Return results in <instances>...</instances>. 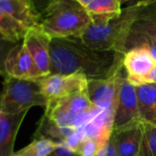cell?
I'll return each mask as SVG.
<instances>
[{
    "instance_id": "6da1fadb",
    "label": "cell",
    "mask_w": 156,
    "mask_h": 156,
    "mask_svg": "<svg viewBox=\"0 0 156 156\" xmlns=\"http://www.w3.org/2000/svg\"><path fill=\"white\" fill-rule=\"evenodd\" d=\"M51 73H80L88 80L108 79L123 67L124 53L98 51L87 46L80 38H54L50 42Z\"/></svg>"
},
{
    "instance_id": "7a4b0ae2",
    "label": "cell",
    "mask_w": 156,
    "mask_h": 156,
    "mask_svg": "<svg viewBox=\"0 0 156 156\" xmlns=\"http://www.w3.org/2000/svg\"><path fill=\"white\" fill-rule=\"evenodd\" d=\"M152 4H154L152 0H140L123 9L119 16L106 24L90 23L78 38L94 50L117 51L125 53L126 41L134 21L141 11Z\"/></svg>"
},
{
    "instance_id": "3957f363",
    "label": "cell",
    "mask_w": 156,
    "mask_h": 156,
    "mask_svg": "<svg viewBox=\"0 0 156 156\" xmlns=\"http://www.w3.org/2000/svg\"><path fill=\"white\" fill-rule=\"evenodd\" d=\"M90 23L86 9L75 0H67L41 19L40 28L51 39L80 37Z\"/></svg>"
},
{
    "instance_id": "277c9868",
    "label": "cell",
    "mask_w": 156,
    "mask_h": 156,
    "mask_svg": "<svg viewBox=\"0 0 156 156\" xmlns=\"http://www.w3.org/2000/svg\"><path fill=\"white\" fill-rule=\"evenodd\" d=\"M0 105L3 113L19 114L35 106L46 108L48 100L41 92L38 79H18L7 76L0 95Z\"/></svg>"
},
{
    "instance_id": "5b68a950",
    "label": "cell",
    "mask_w": 156,
    "mask_h": 156,
    "mask_svg": "<svg viewBox=\"0 0 156 156\" xmlns=\"http://www.w3.org/2000/svg\"><path fill=\"white\" fill-rule=\"evenodd\" d=\"M95 108L86 91L49 101L44 116L59 127L74 129L75 122Z\"/></svg>"
},
{
    "instance_id": "8992f818",
    "label": "cell",
    "mask_w": 156,
    "mask_h": 156,
    "mask_svg": "<svg viewBox=\"0 0 156 156\" xmlns=\"http://www.w3.org/2000/svg\"><path fill=\"white\" fill-rule=\"evenodd\" d=\"M41 92L48 102L61 99L77 93L86 92L88 79L83 74L51 73L38 79Z\"/></svg>"
},
{
    "instance_id": "52a82bcc",
    "label": "cell",
    "mask_w": 156,
    "mask_h": 156,
    "mask_svg": "<svg viewBox=\"0 0 156 156\" xmlns=\"http://www.w3.org/2000/svg\"><path fill=\"white\" fill-rule=\"evenodd\" d=\"M124 70L123 67L119 81L118 94L115 102L113 129L140 120L136 87L128 81L127 75H123Z\"/></svg>"
},
{
    "instance_id": "ba28073f",
    "label": "cell",
    "mask_w": 156,
    "mask_h": 156,
    "mask_svg": "<svg viewBox=\"0 0 156 156\" xmlns=\"http://www.w3.org/2000/svg\"><path fill=\"white\" fill-rule=\"evenodd\" d=\"M51 40L39 26L30 29L22 41L33 59L40 78L51 74Z\"/></svg>"
},
{
    "instance_id": "9c48e42d",
    "label": "cell",
    "mask_w": 156,
    "mask_h": 156,
    "mask_svg": "<svg viewBox=\"0 0 156 156\" xmlns=\"http://www.w3.org/2000/svg\"><path fill=\"white\" fill-rule=\"evenodd\" d=\"M155 65L151 53L143 47H136L124 53L123 67L127 79L134 87L143 85V79Z\"/></svg>"
},
{
    "instance_id": "30bf717a",
    "label": "cell",
    "mask_w": 156,
    "mask_h": 156,
    "mask_svg": "<svg viewBox=\"0 0 156 156\" xmlns=\"http://www.w3.org/2000/svg\"><path fill=\"white\" fill-rule=\"evenodd\" d=\"M5 69L8 76L18 79H40L33 59L23 41L19 42L9 51L5 62Z\"/></svg>"
},
{
    "instance_id": "8fae6325",
    "label": "cell",
    "mask_w": 156,
    "mask_h": 156,
    "mask_svg": "<svg viewBox=\"0 0 156 156\" xmlns=\"http://www.w3.org/2000/svg\"><path fill=\"white\" fill-rule=\"evenodd\" d=\"M123 68V67H122ZM122 68L114 76L102 80H88L87 94L92 104L104 110L114 108Z\"/></svg>"
},
{
    "instance_id": "7c38bea8",
    "label": "cell",
    "mask_w": 156,
    "mask_h": 156,
    "mask_svg": "<svg viewBox=\"0 0 156 156\" xmlns=\"http://www.w3.org/2000/svg\"><path fill=\"white\" fill-rule=\"evenodd\" d=\"M111 137L119 156H139L142 139V121L137 120L113 129Z\"/></svg>"
},
{
    "instance_id": "4fadbf2b",
    "label": "cell",
    "mask_w": 156,
    "mask_h": 156,
    "mask_svg": "<svg viewBox=\"0 0 156 156\" xmlns=\"http://www.w3.org/2000/svg\"><path fill=\"white\" fill-rule=\"evenodd\" d=\"M27 113L0 115V156L13 155L16 137Z\"/></svg>"
},
{
    "instance_id": "5bb4252c",
    "label": "cell",
    "mask_w": 156,
    "mask_h": 156,
    "mask_svg": "<svg viewBox=\"0 0 156 156\" xmlns=\"http://www.w3.org/2000/svg\"><path fill=\"white\" fill-rule=\"evenodd\" d=\"M0 9L29 30L40 26L41 17L29 0H0Z\"/></svg>"
},
{
    "instance_id": "9a60e30c",
    "label": "cell",
    "mask_w": 156,
    "mask_h": 156,
    "mask_svg": "<svg viewBox=\"0 0 156 156\" xmlns=\"http://www.w3.org/2000/svg\"><path fill=\"white\" fill-rule=\"evenodd\" d=\"M114 111V108L101 110L89 122H87L83 127L86 138L96 139L102 144H106L112 134Z\"/></svg>"
},
{
    "instance_id": "2e32d148",
    "label": "cell",
    "mask_w": 156,
    "mask_h": 156,
    "mask_svg": "<svg viewBox=\"0 0 156 156\" xmlns=\"http://www.w3.org/2000/svg\"><path fill=\"white\" fill-rule=\"evenodd\" d=\"M136 92L140 120L156 126V84L138 86Z\"/></svg>"
},
{
    "instance_id": "e0dca14e",
    "label": "cell",
    "mask_w": 156,
    "mask_h": 156,
    "mask_svg": "<svg viewBox=\"0 0 156 156\" xmlns=\"http://www.w3.org/2000/svg\"><path fill=\"white\" fill-rule=\"evenodd\" d=\"M120 6L121 3L119 0H92L85 9L92 24L102 25L121 14Z\"/></svg>"
},
{
    "instance_id": "ac0fdd59",
    "label": "cell",
    "mask_w": 156,
    "mask_h": 156,
    "mask_svg": "<svg viewBox=\"0 0 156 156\" xmlns=\"http://www.w3.org/2000/svg\"><path fill=\"white\" fill-rule=\"evenodd\" d=\"M74 130L75 129L73 128L59 127L46 116H43L40 121L35 138H44L57 143H62Z\"/></svg>"
},
{
    "instance_id": "d6986e66",
    "label": "cell",
    "mask_w": 156,
    "mask_h": 156,
    "mask_svg": "<svg viewBox=\"0 0 156 156\" xmlns=\"http://www.w3.org/2000/svg\"><path fill=\"white\" fill-rule=\"evenodd\" d=\"M29 29L0 9V34L9 41L19 43L25 38Z\"/></svg>"
},
{
    "instance_id": "ffe728a7",
    "label": "cell",
    "mask_w": 156,
    "mask_h": 156,
    "mask_svg": "<svg viewBox=\"0 0 156 156\" xmlns=\"http://www.w3.org/2000/svg\"><path fill=\"white\" fill-rule=\"evenodd\" d=\"M151 6L141 11L129 32L156 40V6L154 9H150Z\"/></svg>"
},
{
    "instance_id": "44dd1931",
    "label": "cell",
    "mask_w": 156,
    "mask_h": 156,
    "mask_svg": "<svg viewBox=\"0 0 156 156\" xmlns=\"http://www.w3.org/2000/svg\"><path fill=\"white\" fill-rule=\"evenodd\" d=\"M60 143L44 138H35L29 145L14 152L12 156H49Z\"/></svg>"
},
{
    "instance_id": "7402d4cb",
    "label": "cell",
    "mask_w": 156,
    "mask_h": 156,
    "mask_svg": "<svg viewBox=\"0 0 156 156\" xmlns=\"http://www.w3.org/2000/svg\"><path fill=\"white\" fill-rule=\"evenodd\" d=\"M139 156H156V126L142 122V139Z\"/></svg>"
},
{
    "instance_id": "603a6c76",
    "label": "cell",
    "mask_w": 156,
    "mask_h": 156,
    "mask_svg": "<svg viewBox=\"0 0 156 156\" xmlns=\"http://www.w3.org/2000/svg\"><path fill=\"white\" fill-rule=\"evenodd\" d=\"M136 47H143L147 49L156 62V40L129 32L125 45V52Z\"/></svg>"
},
{
    "instance_id": "cb8c5ba5",
    "label": "cell",
    "mask_w": 156,
    "mask_h": 156,
    "mask_svg": "<svg viewBox=\"0 0 156 156\" xmlns=\"http://www.w3.org/2000/svg\"><path fill=\"white\" fill-rule=\"evenodd\" d=\"M104 145L98 140L86 138L78 146L75 152L80 156H96Z\"/></svg>"
},
{
    "instance_id": "d4e9b609",
    "label": "cell",
    "mask_w": 156,
    "mask_h": 156,
    "mask_svg": "<svg viewBox=\"0 0 156 156\" xmlns=\"http://www.w3.org/2000/svg\"><path fill=\"white\" fill-rule=\"evenodd\" d=\"M34 10L41 19L46 16L51 10L67 0H29Z\"/></svg>"
},
{
    "instance_id": "484cf974",
    "label": "cell",
    "mask_w": 156,
    "mask_h": 156,
    "mask_svg": "<svg viewBox=\"0 0 156 156\" xmlns=\"http://www.w3.org/2000/svg\"><path fill=\"white\" fill-rule=\"evenodd\" d=\"M18 43L12 42L5 39L1 34H0V75L7 77V73L5 69V62L9 51L17 45Z\"/></svg>"
},
{
    "instance_id": "4316f807",
    "label": "cell",
    "mask_w": 156,
    "mask_h": 156,
    "mask_svg": "<svg viewBox=\"0 0 156 156\" xmlns=\"http://www.w3.org/2000/svg\"><path fill=\"white\" fill-rule=\"evenodd\" d=\"M86 139V134L83 129V128L75 129L63 142L69 149L73 151H76L78 146L80 145V143Z\"/></svg>"
},
{
    "instance_id": "83f0119b",
    "label": "cell",
    "mask_w": 156,
    "mask_h": 156,
    "mask_svg": "<svg viewBox=\"0 0 156 156\" xmlns=\"http://www.w3.org/2000/svg\"><path fill=\"white\" fill-rule=\"evenodd\" d=\"M96 156H119L116 145L112 137L108 140V142L98 151Z\"/></svg>"
},
{
    "instance_id": "f1b7e54d",
    "label": "cell",
    "mask_w": 156,
    "mask_h": 156,
    "mask_svg": "<svg viewBox=\"0 0 156 156\" xmlns=\"http://www.w3.org/2000/svg\"><path fill=\"white\" fill-rule=\"evenodd\" d=\"M49 156H80L74 151L69 149L63 142L60 143L57 148L49 155Z\"/></svg>"
},
{
    "instance_id": "f546056e",
    "label": "cell",
    "mask_w": 156,
    "mask_h": 156,
    "mask_svg": "<svg viewBox=\"0 0 156 156\" xmlns=\"http://www.w3.org/2000/svg\"><path fill=\"white\" fill-rule=\"evenodd\" d=\"M143 84H156V65L143 79Z\"/></svg>"
},
{
    "instance_id": "4dcf8cb0",
    "label": "cell",
    "mask_w": 156,
    "mask_h": 156,
    "mask_svg": "<svg viewBox=\"0 0 156 156\" xmlns=\"http://www.w3.org/2000/svg\"><path fill=\"white\" fill-rule=\"evenodd\" d=\"M75 1L79 4V5H81L82 7H84V8H87L88 5H89V3L92 1V0H75Z\"/></svg>"
},
{
    "instance_id": "1f68e13d",
    "label": "cell",
    "mask_w": 156,
    "mask_h": 156,
    "mask_svg": "<svg viewBox=\"0 0 156 156\" xmlns=\"http://www.w3.org/2000/svg\"><path fill=\"white\" fill-rule=\"evenodd\" d=\"M119 1L122 4V3H124V2H127V1H129V0H119Z\"/></svg>"
},
{
    "instance_id": "d6a6232c",
    "label": "cell",
    "mask_w": 156,
    "mask_h": 156,
    "mask_svg": "<svg viewBox=\"0 0 156 156\" xmlns=\"http://www.w3.org/2000/svg\"><path fill=\"white\" fill-rule=\"evenodd\" d=\"M3 112H2V108H1V105H0V115H1Z\"/></svg>"
},
{
    "instance_id": "836d02e7",
    "label": "cell",
    "mask_w": 156,
    "mask_h": 156,
    "mask_svg": "<svg viewBox=\"0 0 156 156\" xmlns=\"http://www.w3.org/2000/svg\"><path fill=\"white\" fill-rule=\"evenodd\" d=\"M152 1H153V3H154V5L156 6V0H152Z\"/></svg>"
}]
</instances>
